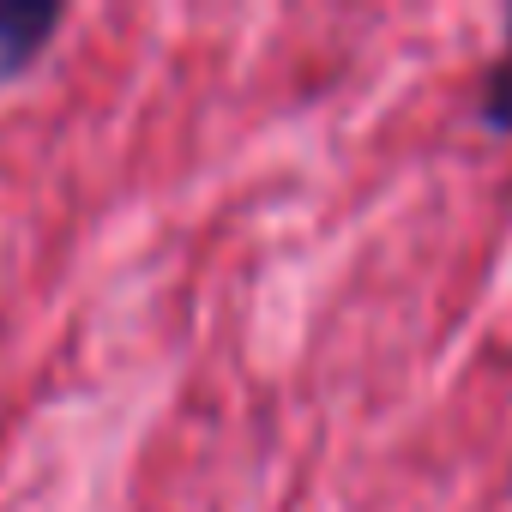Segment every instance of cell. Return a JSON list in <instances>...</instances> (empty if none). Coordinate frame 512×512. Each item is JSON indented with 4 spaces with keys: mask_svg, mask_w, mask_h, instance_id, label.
I'll use <instances>...</instances> for the list:
<instances>
[{
    "mask_svg": "<svg viewBox=\"0 0 512 512\" xmlns=\"http://www.w3.org/2000/svg\"><path fill=\"white\" fill-rule=\"evenodd\" d=\"M55 25H61V7H43V0H0V85H13L43 55Z\"/></svg>",
    "mask_w": 512,
    "mask_h": 512,
    "instance_id": "cell-1",
    "label": "cell"
},
{
    "mask_svg": "<svg viewBox=\"0 0 512 512\" xmlns=\"http://www.w3.org/2000/svg\"><path fill=\"white\" fill-rule=\"evenodd\" d=\"M482 127L512 133V19H506V49L482 79Z\"/></svg>",
    "mask_w": 512,
    "mask_h": 512,
    "instance_id": "cell-2",
    "label": "cell"
}]
</instances>
